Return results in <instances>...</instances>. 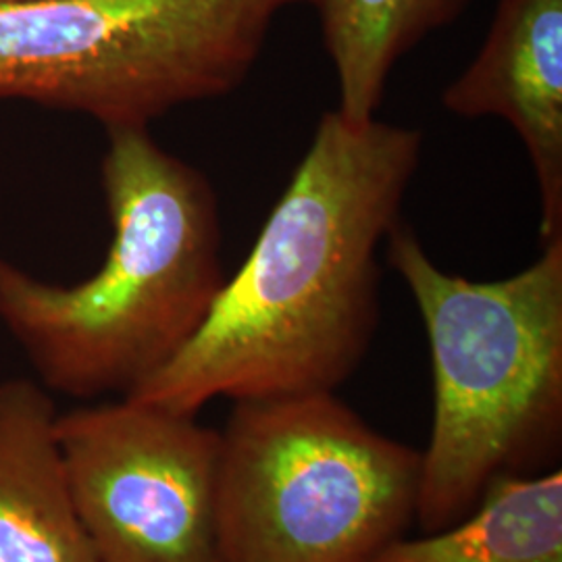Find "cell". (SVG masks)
Listing matches in <instances>:
<instances>
[{
	"label": "cell",
	"instance_id": "6da1fadb",
	"mask_svg": "<svg viewBox=\"0 0 562 562\" xmlns=\"http://www.w3.org/2000/svg\"><path fill=\"white\" fill-rule=\"evenodd\" d=\"M423 134L327 111L240 271L196 334L130 396L199 415L209 402L338 392L380 323V250L401 223Z\"/></svg>",
	"mask_w": 562,
	"mask_h": 562
},
{
	"label": "cell",
	"instance_id": "5b68a950",
	"mask_svg": "<svg viewBox=\"0 0 562 562\" xmlns=\"http://www.w3.org/2000/svg\"><path fill=\"white\" fill-rule=\"evenodd\" d=\"M311 0H50L0 7V99L148 127L248 78L281 13Z\"/></svg>",
	"mask_w": 562,
	"mask_h": 562
},
{
	"label": "cell",
	"instance_id": "8fae6325",
	"mask_svg": "<svg viewBox=\"0 0 562 562\" xmlns=\"http://www.w3.org/2000/svg\"><path fill=\"white\" fill-rule=\"evenodd\" d=\"M50 0H0V7H21V4H38Z\"/></svg>",
	"mask_w": 562,
	"mask_h": 562
},
{
	"label": "cell",
	"instance_id": "3957f363",
	"mask_svg": "<svg viewBox=\"0 0 562 562\" xmlns=\"http://www.w3.org/2000/svg\"><path fill=\"white\" fill-rule=\"evenodd\" d=\"M385 257L419 308L431 352L434 423L419 452L415 519L438 531L490 483L527 475L562 429V238L519 273H448L398 223Z\"/></svg>",
	"mask_w": 562,
	"mask_h": 562
},
{
	"label": "cell",
	"instance_id": "9c48e42d",
	"mask_svg": "<svg viewBox=\"0 0 562 562\" xmlns=\"http://www.w3.org/2000/svg\"><path fill=\"white\" fill-rule=\"evenodd\" d=\"M364 562H562V473L498 477L459 521Z\"/></svg>",
	"mask_w": 562,
	"mask_h": 562
},
{
	"label": "cell",
	"instance_id": "7a4b0ae2",
	"mask_svg": "<svg viewBox=\"0 0 562 562\" xmlns=\"http://www.w3.org/2000/svg\"><path fill=\"white\" fill-rule=\"evenodd\" d=\"M106 134L101 180L113 240L101 271L55 285L0 259V322L46 390L81 401L130 396L155 375L227 280L211 181L148 127Z\"/></svg>",
	"mask_w": 562,
	"mask_h": 562
},
{
	"label": "cell",
	"instance_id": "52a82bcc",
	"mask_svg": "<svg viewBox=\"0 0 562 562\" xmlns=\"http://www.w3.org/2000/svg\"><path fill=\"white\" fill-rule=\"evenodd\" d=\"M442 102L515 130L538 183L540 246L562 238V0H498L480 53Z\"/></svg>",
	"mask_w": 562,
	"mask_h": 562
},
{
	"label": "cell",
	"instance_id": "30bf717a",
	"mask_svg": "<svg viewBox=\"0 0 562 562\" xmlns=\"http://www.w3.org/2000/svg\"><path fill=\"white\" fill-rule=\"evenodd\" d=\"M473 0H311L338 83L336 111L350 123L375 120L394 67Z\"/></svg>",
	"mask_w": 562,
	"mask_h": 562
},
{
	"label": "cell",
	"instance_id": "ba28073f",
	"mask_svg": "<svg viewBox=\"0 0 562 562\" xmlns=\"http://www.w3.org/2000/svg\"><path fill=\"white\" fill-rule=\"evenodd\" d=\"M57 417L41 383H0V562H99L71 501Z\"/></svg>",
	"mask_w": 562,
	"mask_h": 562
},
{
	"label": "cell",
	"instance_id": "8992f818",
	"mask_svg": "<svg viewBox=\"0 0 562 562\" xmlns=\"http://www.w3.org/2000/svg\"><path fill=\"white\" fill-rule=\"evenodd\" d=\"M60 459L99 562H220L222 431L134 398L57 417Z\"/></svg>",
	"mask_w": 562,
	"mask_h": 562
},
{
	"label": "cell",
	"instance_id": "277c9868",
	"mask_svg": "<svg viewBox=\"0 0 562 562\" xmlns=\"http://www.w3.org/2000/svg\"><path fill=\"white\" fill-rule=\"evenodd\" d=\"M419 452L336 396L234 402L222 429L220 562H364L415 519Z\"/></svg>",
	"mask_w": 562,
	"mask_h": 562
}]
</instances>
